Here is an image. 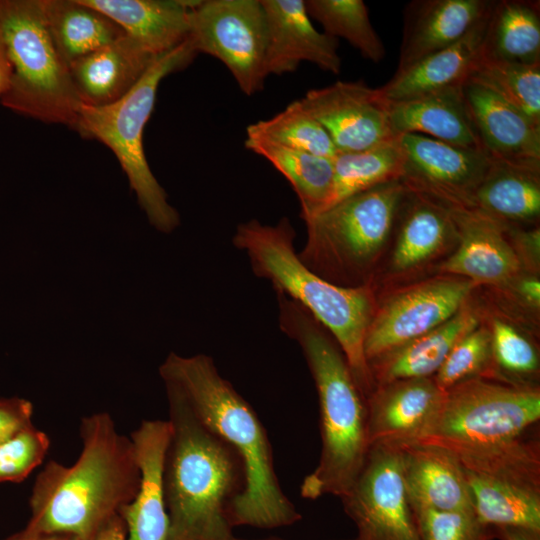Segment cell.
<instances>
[{
    "mask_svg": "<svg viewBox=\"0 0 540 540\" xmlns=\"http://www.w3.org/2000/svg\"><path fill=\"white\" fill-rule=\"evenodd\" d=\"M81 452L70 466L50 460L33 484L26 527L95 540L135 497L140 470L133 442L107 412L80 422Z\"/></svg>",
    "mask_w": 540,
    "mask_h": 540,
    "instance_id": "cell-1",
    "label": "cell"
},
{
    "mask_svg": "<svg viewBox=\"0 0 540 540\" xmlns=\"http://www.w3.org/2000/svg\"><path fill=\"white\" fill-rule=\"evenodd\" d=\"M165 385L174 387L199 420L236 449L245 468V487L233 502L229 522L274 529L301 519L281 489L266 429L252 406L223 378L207 355L171 352L159 368Z\"/></svg>",
    "mask_w": 540,
    "mask_h": 540,
    "instance_id": "cell-2",
    "label": "cell"
},
{
    "mask_svg": "<svg viewBox=\"0 0 540 540\" xmlns=\"http://www.w3.org/2000/svg\"><path fill=\"white\" fill-rule=\"evenodd\" d=\"M279 327L294 340L314 380L322 449L303 480V498L342 497L360 473L370 449L366 399L332 335L301 305L277 293Z\"/></svg>",
    "mask_w": 540,
    "mask_h": 540,
    "instance_id": "cell-3",
    "label": "cell"
},
{
    "mask_svg": "<svg viewBox=\"0 0 540 540\" xmlns=\"http://www.w3.org/2000/svg\"><path fill=\"white\" fill-rule=\"evenodd\" d=\"M165 387L171 426L163 472L168 540H235L229 511L245 487L243 460L174 387Z\"/></svg>",
    "mask_w": 540,
    "mask_h": 540,
    "instance_id": "cell-4",
    "label": "cell"
},
{
    "mask_svg": "<svg viewBox=\"0 0 540 540\" xmlns=\"http://www.w3.org/2000/svg\"><path fill=\"white\" fill-rule=\"evenodd\" d=\"M288 218L275 225L253 219L237 226L233 245L246 253L256 276L306 309L335 339L364 397L374 384L364 353L367 329L376 309L373 284L341 287L321 278L300 260Z\"/></svg>",
    "mask_w": 540,
    "mask_h": 540,
    "instance_id": "cell-5",
    "label": "cell"
},
{
    "mask_svg": "<svg viewBox=\"0 0 540 540\" xmlns=\"http://www.w3.org/2000/svg\"><path fill=\"white\" fill-rule=\"evenodd\" d=\"M407 192L401 180L391 181L303 219L307 240L300 260L337 286L372 283Z\"/></svg>",
    "mask_w": 540,
    "mask_h": 540,
    "instance_id": "cell-6",
    "label": "cell"
},
{
    "mask_svg": "<svg viewBox=\"0 0 540 540\" xmlns=\"http://www.w3.org/2000/svg\"><path fill=\"white\" fill-rule=\"evenodd\" d=\"M196 54L188 37L172 50L158 55L136 85L119 100L104 106L82 104L72 126L83 138L98 140L112 150L148 221L164 233L173 231L180 218L149 167L143 131L160 82L189 65Z\"/></svg>",
    "mask_w": 540,
    "mask_h": 540,
    "instance_id": "cell-7",
    "label": "cell"
},
{
    "mask_svg": "<svg viewBox=\"0 0 540 540\" xmlns=\"http://www.w3.org/2000/svg\"><path fill=\"white\" fill-rule=\"evenodd\" d=\"M0 37L10 67L1 103L72 127L82 102L49 31L42 0H0Z\"/></svg>",
    "mask_w": 540,
    "mask_h": 540,
    "instance_id": "cell-8",
    "label": "cell"
},
{
    "mask_svg": "<svg viewBox=\"0 0 540 540\" xmlns=\"http://www.w3.org/2000/svg\"><path fill=\"white\" fill-rule=\"evenodd\" d=\"M539 419L538 384L477 377L444 391L428 422L407 443L436 446L457 454L519 437Z\"/></svg>",
    "mask_w": 540,
    "mask_h": 540,
    "instance_id": "cell-9",
    "label": "cell"
},
{
    "mask_svg": "<svg viewBox=\"0 0 540 540\" xmlns=\"http://www.w3.org/2000/svg\"><path fill=\"white\" fill-rule=\"evenodd\" d=\"M476 517L490 527L540 531V441L528 432L506 442L454 454Z\"/></svg>",
    "mask_w": 540,
    "mask_h": 540,
    "instance_id": "cell-10",
    "label": "cell"
},
{
    "mask_svg": "<svg viewBox=\"0 0 540 540\" xmlns=\"http://www.w3.org/2000/svg\"><path fill=\"white\" fill-rule=\"evenodd\" d=\"M189 39L196 53L221 61L244 94L263 89L267 23L261 0H200L190 9Z\"/></svg>",
    "mask_w": 540,
    "mask_h": 540,
    "instance_id": "cell-11",
    "label": "cell"
},
{
    "mask_svg": "<svg viewBox=\"0 0 540 540\" xmlns=\"http://www.w3.org/2000/svg\"><path fill=\"white\" fill-rule=\"evenodd\" d=\"M476 285L440 275L398 289L377 302L364 340L367 362L440 326L467 303Z\"/></svg>",
    "mask_w": 540,
    "mask_h": 540,
    "instance_id": "cell-12",
    "label": "cell"
},
{
    "mask_svg": "<svg viewBox=\"0 0 540 540\" xmlns=\"http://www.w3.org/2000/svg\"><path fill=\"white\" fill-rule=\"evenodd\" d=\"M340 499L356 526L353 540H421L396 444L370 446L360 473Z\"/></svg>",
    "mask_w": 540,
    "mask_h": 540,
    "instance_id": "cell-13",
    "label": "cell"
},
{
    "mask_svg": "<svg viewBox=\"0 0 540 540\" xmlns=\"http://www.w3.org/2000/svg\"><path fill=\"white\" fill-rule=\"evenodd\" d=\"M402 183L446 206L472 207L473 196L492 159L480 149L447 144L421 134H401Z\"/></svg>",
    "mask_w": 540,
    "mask_h": 540,
    "instance_id": "cell-14",
    "label": "cell"
},
{
    "mask_svg": "<svg viewBox=\"0 0 540 540\" xmlns=\"http://www.w3.org/2000/svg\"><path fill=\"white\" fill-rule=\"evenodd\" d=\"M300 101L326 130L338 153L366 150L398 136L390 121V103L379 88L363 82L337 81L309 90Z\"/></svg>",
    "mask_w": 540,
    "mask_h": 540,
    "instance_id": "cell-15",
    "label": "cell"
},
{
    "mask_svg": "<svg viewBox=\"0 0 540 540\" xmlns=\"http://www.w3.org/2000/svg\"><path fill=\"white\" fill-rule=\"evenodd\" d=\"M447 207L457 247L439 265L440 274L498 287L523 271L507 236L509 225L474 207Z\"/></svg>",
    "mask_w": 540,
    "mask_h": 540,
    "instance_id": "cell-16",
    "label": "cell"
},
{
    "mask_svg": "<svg viewBox=\"0 0 540 540\" xmlns=\"http://www.w3.org/2000/svg\"><path fill=\"white\" fill-rule=\"evenodd\" d=\"M267 23L265 74L294 72L307 61L338 74L341 58L338 39L318 31L303 0H261Z\"/></svg>",
    "mask_w": 540,
    "mask_h": 540,
    "instance_id": "cell-17",
    "label": "cell"
},
{
    "mask_svg": "<svg viewBox=\"0 0 540 540\" xmlns=\"http://www.w3.org/2000/svg\"><path fill=\"white\" fill-rule=\"evenodd\" d=\"M463 92L483 151L492 160L540 170V125L473 79Z\"/></svg>",
    "mask_w": 540,
    "mask_h": 540,
    "instance_id": "cell-18",
    "label": "cell"
},
{
    "mask_svg": "<svg viewBox=\"0 0 540 540\" xmlns=\"http://www.w3.org/2000/svg\"><path fill=\"white\" fill-rule=\"evenodd\" d=\"M170 434L168 420H143L130 434L140 483L134 499L120 512L127 530L126 540H168L163 472Z\"/></svg>",
    "mask_w": 540,
    "mask_h": 540,
    "instance_id": "cell-19",
    "label": "cell"
},
{
    "mask_svg": "<svg viewBox=\"0 0 540 540\" xmlns=\"http://www.w3.org/2000/svg\"><path fill=\"white\" fill-rule=\"evenodd\" d=\"M494 0H416L404 12L396 71L463 38L489 13Z\"/></svg>",
    "mask_w": 540,
    "mask_h": 540,
    "instance_id": "cell-20",
    "label": "cell"
},
{
    "mask_svg": "<svg viewBox=\"0 0 540 540\" xmlns=\"http://www.w3.org/2000/svg\"><path fill=\"white\" fill-rule=\"evenodd\" d=\"M443 393L433 377L375 385L366 398L369 445L412 440L436 410Z\"/></svg>",
    "mask_w": 540,
    "mask_h": 540,
    "instance_id": "cell-21",
    "label": "cell"
},
{
    "mask_svg": "<svg viewBox=\"0 0 540 540\" xmlns=\"http://www.w3.org/2000/svg\"><path fill=\"white\" fill-rule=\"evenodd\" d=\"M396 445L411 509L473 511L462 467L453 453L431 445L407 442Z\"/></svg>",
    "mask_w": 540,
    "mask_h": 540,
    "instance_id": "cell-22",
    "label": "cell"
},
{
    "mask_svg": "<svg viewBox=\"0 0 540 540\" xmlns=\"http://www.w3.org/2000/svg\"><path fill=\"white\" fill-rule=\"evenodd\" d=\"M124 34L69 66L75 90L84 105L104 106L125 96L156 58Z\"/></svg>",
    "mask_w": 540,
    "mask_h": 540,
    "instance_id": "cell-23",
    "label": "cell"
},
{
    "mask_svg": "<svg viewBox=\"0 0 540 540\" xmlns=\"http://www.w3.org/2000/svg\"><path fill=\"white\" fill-rule=\"evenodd\" d=\"M389 115L396 135L421 134L450 145L483 150L463 84L392 102Z\"/></svg>",
    "mask_w": 540,
    "mask_h": 540,
    "instance_id": "cell-24",
    "label": "cell"
},
{
    "mask_svg": "<svg viewBox=\"0 0 540 540\" xmlns=\"http://www.w3.org/2000/svg\"><path fill=\"white\" fill-rule=\"evenodd\" d=\"M395 229L397 233L388 269L396 275L424 267L456 239L449 208L436 199L409 190L400 207Z\"/></svg>",
    "mask_w": 540,
    "mask_h": 540,
    "instance_id": "cell-25",
    "label": "cell"
},
{
    "mask_svg": "<svg viewBox=\"0 0 540 540\" xmlns=\"http://www.w3.org/2000/svg\"><path fill=\"white\" fill-rule=\"evenodd\" d=\"M489 14L456 43L396 71L381 94L392 103L464 84L482 58Z\"/></svg>",
    "mask_w": 540,
    "mask_h": 540,
    "instance_id": "cell-26",
    "label": "cell"
},
{
    "mask_svg": "<svg viewBox=\"0 0 540 540\" xmlns=\"http://www.w3.org/2000/svg\"><path fill=\"white\" fill-rule=\"evenodd\" d=\"M113 20L155 56L190 34V9L200 0H81Z\"/></svg>",
    "mask_w": 540,
    "mask_h": 540,
    "instance_id": "cell-27",
    "label": "cell"
},
{
    "mask_svg": "<svg viewBox=\"0 0 540 540\" xmlns=\"http://www.w3.org/2000/svg\"><path fill=\"white\" fill-rule=\"evenodd\" d=\"M481 320L478 311L467 303L435 329L370 361L374 386L399 379L433 377L453 346Z\"/></svg>",
    "mask_w": 540,
    "mask_h": 540,
    "instance_id": "cell-28",
    "label": "cell"
},
{
    "mask_svg": "<svg viewBox=\"0 0 540 540\" xmlns=\"http://www.w3.org/2000/svg\"><path fill=\"white\" fill-rule=\"evenodd\" d=\"M472 207L510 226L535 223L540 216V170L492 160Z\"/></svg>",
    "mask_w": 540,
    "mask_h": 540,
    "instance_id": "cell-29",
    "label": "cell"
},
{
    "mask_svg": "<svg viewBox=\"0 0 540 540\" xmlns=\"http://www.w3.org/2000/svg\"><path fill=\"white\" fill-rule=\"evenodd\" d=\"M42 4L55 46L68 67L125 34L108 16L81 0H42Z\"/></svg>",
    "mask_w": 540,
    "mask_h": 540,
    "instance_id": "cell-30",
    "label": "cell"
},
{
    "mask_svg": "<svg viewBox=\"0 0 540 540\" xmlns=\"http://www.w3.org/2000/svg\"><path fill=\"white\" fill-rule=\"evenodd\" d=\"M482 57L523 64L540 63L539 1L494 0Z\"/></svg>",
    "mask_w": 540,
    "mask_h": 540,
    "instance_id": "cell-31",
    "label": "cell"
},
{
    "mask_svg": "<svg viewBox=\"0 0 540 540\" xmlns=\"http://www.w3.org/2000/svg\"><path fill=\"white\" fill-rule=\"evenodd\" d=\"M246 149L267 159L291 184L301 206V218L320 212L331 192L333 159L246 135Z\"/></svg>",
    "mask_w": 540,
    "mask_h": 540,
    "instance_id": "cell-32",
    "label": "cell"
},
{
    "mask_svg": "<svg viewBox=\"0 0 540 540\" xmlns=\"http://www.w3.org/2000/svg\"><path fill=\"white\" fill-rule=\"evenodd\" d=\"M403 168L404 155L398 136L366 150L338 153L333 159L331 192L321 211L354 194L401 180Z\"/></svg>",
    "mask_w": 540,
    "mask_h": 540,
    "instance_id": "cell-33",
    "label": "cell"
},
{
    "mask_svg": "<svg viewBox=\"0 0 540 540\" xmlns=\"http://www.w3.org/2000/svg\"><path fill=\"white\" fill-rule=\"evenodd\" d=\"M305 6L310 18L322 25L324 33L345 39L367 60L378 63L384 59L385 46L362 0H307Z\"/></svg>",
    "mask_w": 540,
    "mask_h": 540,
    "instance_id": "cell-34",
    "label": "cell"
},
{
    "mask_svg": "<svg viewBox=\"0 0 540 540\" xmlns=\"http://www.w3.org/2000/svg\"><path fill=\"white\" fill-rule=\"evenodd\" d=\"M491 334L492 377L520 384H537L540 357L528 332L508 317L493 313Z\"/></svg>",
    "mask_w": 540,
    "mask_h": 540,
    "instance_id": "cell-35",
    "label": "cell"
},
{
    "mask_svg": "<svg viewBox=\"0 0 540 540\" xmlns=\"http://www.w3.org/2000/svg\"><path fill=\"white\" fill-rule=\"evenodd\" d=\"M469 79L489 88L540 125V63L523 64L482 57Z\"/></svg>",
    "mask_w": 540,
    "mask_h": 540,
    "instance_id": "cell-36",
    "label": "cell"
},
{
    "mask_svg": "<svg viewBox=\"0 0 540 540\" xmlns=\"http://www.w3.org/2000/svg\"><path fill=\"white\" fill-rule=\"evenodd\" d=\"M246 135L326 158L334 159L338 154L326 130L300 99L273 117L249 125Z\"/></svg>",
    "mask_w": 540,
    "mask_h": 540,
    "instance_id": "cell-37",
    "label": "cell"
},
{
    "mask_svg": "<svg viewBox=\"0 0 540 540\" xmlns=\"http://www.w3.org/2000/svg\"><path fill=\"white\" fill-rule=\"evenodd\" d=\"M477 377H492L491 334L482 322L453 346L433 379L446 391Z\"/></svg>",
    "mask_w": 540,
    "mask_h": 540,
    "instance_id": "cell-38",
    "label": "cell"
},
{
    "mask_svg": "<svg viewBox=\"0 0 540 540\" xmlns=\"http://www.w3.org/2000/svg\"><path fill=\"white\" fill-rule=\"evenodd\" d=\"M421 540H493V528L483 524L474 511L412 509Z\"/></svg>",
    "mask_w": 540,
    "mask_h": 540,
    "instance_id": "cell-39",
    "label": "cell"
},
{
    "mask_svg": "<svg viewBox=\"0 0 540 540\" xmlns=\"http://www.w3.org/2000/svg\"><path fill=\"white\" fill-rule=\"evenodd\" d=\"M50 447L48 435L34 425L0 445V483L21 482L42 464Z\"/></svg>",
    "mask_w": 540,
    "mask_h": 540,
    "instance_id": "cell-40",
    "label": "cell"
},
{
    "mask_svg": "<svg viewBox=\"0 0 540 540\" xmlns=\"http://www.w3.org/2000/svg\"><path fill=\"white\" fill-rule=\"evenodd\" d=\"M33 405L24 398L0 399V445L32 424Z\"/></svg>",
    "mask_w": 540,
    "mask_h": 540,
    "instance_id": "cell-41",
    "label": "cell"
},
{
    "mask_svg": "<svg viewBox=\"0 0 540 540\" xmlns=\"http://www.w3.org/2000/svg\"><path fill=\"white\" fill-rule=\"evenodd\" d=\"M508 239L519 259L522 270L534 274L539 272L540 264V229H522L508 226Z\"/></svg>",
    "mask_w": 540,
    "mask_h": 540,
    "instance_id": "cell-42",
    "label": "cell"
},
{
    "mask_svg": "<svg viewBox=\"0 0 540 540\" xmlns=\"http://www.w3.org/2000/svg\"><path fill=\"white\" fill-rule=\"evenodd\" d=\"M496 288V287H495ZM497 288L505 289L518 304L538 313L540 308V280L538 274L521 271Z\"/></svg>",
    "mask_w": 540,
    "mask_h": 540,
    "instance_id": "cell-43",
    "label": "cell"
},
{
    "mask_svg": "<svg viewBox=\"0 0 540 540\" xmlns=\"http://www.w3.org/2000/svg\"><path fill=\"white\" fill-rule=\"evenodd\" d=\"M495 538L500 540H540V531L519 526L492 527Z\"/></svg>",
    "mask_w": 540,
    "mask_h": 540,
    "instance_id": "cell-44",
    "label": "cell"
},
{
    "mask_svg": "<svg viewBox=\"0 0 540 540\" xmlns=\"http://www.w3.org/2000/svg\"><path fill=\"white\" fill-rule=\"evenodd\" d=\"M3 540H79L77 537L64 533L41 532L25 527Z\"/></svg>",
    "mask_w": 540,
    "mask_h": 540,
    "instance_id": "cell-45",
    "label": "cell"
},
{
    "mask_svg": "<svg viewBox=\"0 0 540 540\" xmlns=\"http://www.w3.org/2000/svg\"><path fill=\"white\" fill-rule=\"evenodd\" d=\"M127 530L120 515L115 517L97 536L95 540H126Z\"/></svg>",
    "mask_w": 540,
    "mask_h": 540,
    "instance_id": "cell-46",
    "label": "cell"
},
{
    "mask_svg": "<svg viewBox=\"0 0 540 540\" xmlns=\"http://www.w3.org/2000/svg\"><path fill=\"white\" fill-rule=\"evenodd\" d=\"M10 77V67L0 37V97L7 89Z\"/></svg>",
    "mask_w": 540,
    "mask_h": 540,
    "instance_id": "cell-47",
    "label": "cell"
},
{
    "mask_svg": "<svg viewBox=\"0 0 540 540\" xmlns=\"http://www.w3.org/2000/svg\"><path fill=\"white\" fill-rule=\"evenodd\" d=\"M235 540H250V539H241V538H237ZM254 540H283V539H280V538H274V537H271V538H265V539H254Z\"/></svg>",
    "mask_w": 540,
    "mask_h": 540,
    "instance_id": "cell-48",
    "label": "cell"
}]
</instances>
